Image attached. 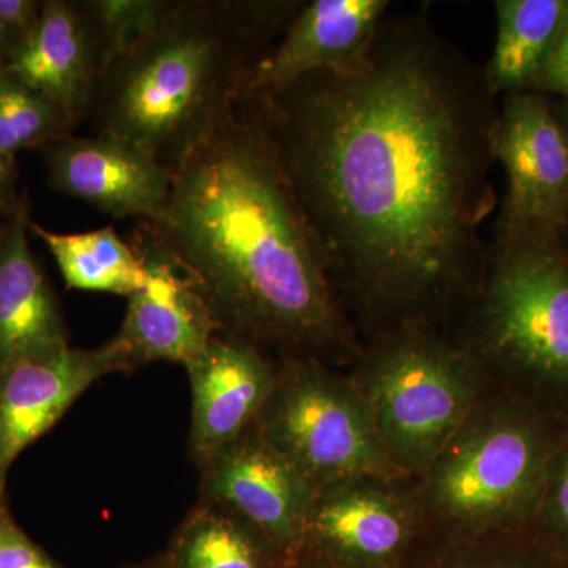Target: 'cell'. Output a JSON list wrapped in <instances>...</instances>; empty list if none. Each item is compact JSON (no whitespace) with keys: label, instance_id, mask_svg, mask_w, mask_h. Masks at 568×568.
I'll use <instances>...</instances> for the list:
<instances>
[{"label":"cell","instance_id":"obj_23","mask_svg":"<svg viewBox=\"0 0 568 568\" xmlns=\"http://www.w3.org/2000/svg\"><path fill=\"white\" fill-rule=\"evenodd\" d=\"M532 519L568 545V429L549 462Z\"/></svg>","mask_w":568,"mask_h":568},{"label":"cell","instance_id":"obj_5","mask_svg":"<svg viewBox=\"0 0 568 568\" xmlns=\"http://www.w3.org/2000/svg\"><path fill=\"white\" fill-rule=\"evenodd\" d=\"M368 406L392 466L422 470L457 435L473 403L469 358L425 328L390 334L369 358Z\"/></svg>","mask_w":568,"mask_h":568},{"label":"cell","instance_id":"obj_22","mask_svg":"<svg viewBox=\"0 0 568 568\" xmlns=\"http://www.w3.org/2000/svg\"><path fill=\"white\" fill-rule=\"evenodd\" d=\"M103 54V77L162 13L164 0H84Z\"/></svg>","mask_w":568,"mask_h":568},{"label":"cell","instance_id":"obj_9","mask_svg":"<svg viewBox=\"0 0 568 568\" xmlns=\"http://www.w3.org/2000/svg\"><path fill=\"white\" fill-rule=\"evenodd\" d=\"M495 156L508 179L496 233H562L568 222V138L544 97L530 91L506 95Z\"/></svg>","mask_w":568,"mask_h":568},{"label":"cell","instance_id":"obj_6","mask_svg":"<svg viewBox=\"0 0 568 568\" xmlns=\"http://www.w3.org/2000/svg\"><path fill=\"white\" fill-rule=\"evenodd\" d=\"M256 426L316 491L390 473L368 402L320 361L280 362Z\"/></svg>","mask_w":568,"mask_h":568},{"label":"cell","instance_id":"obj_7","mask_svg":"<svg viewBox=\"0 0 568 568\" xmlns=\"http://www.w3.org/2000/svg\"><path fill=\"white\" fill-rule=\"evenodd\" d=\"M567 426L515 402L484 428L452 443L435 463L433 497L463 521L532 519L549 462Z\"/></svg>","mask_w":568,"mask_h":568},{"label":"cell","instance_id":"obj_24","mask_svg":"<svg viewBox=\"0 0 568 568\" xmlns=\"http://www.w3.org/2000/svg\"><path fill=\"white\" fill-rule=\"evenodd\" d=\"M0 568L65 567L24 532L6 506L0 508Z\"/></svg>","mask_w":568,"mask_h":568},{"label":"cell","instance_id":"obj_14","mask_svg":"<svg viewBox=\"0 0 568 568\" xmlns=\"http://www.w3.org/2000/svg\"><path fill=\"white\" fill-rule=\"evenodd\" d=\"M2 67L58 103L74 123L85 118L104 65L84 0H43L36 24Z\"/></svg>","mask_w":568,"mask_h":568},{"label":"cell","instance_id":"obj_17","mask_svg":"<svg viewBox=\"0 0 568 568\" xmlns=\"http://www.w3.org/2000/svg\"><path fill=\"white\" fill-rule=\"evenodd\" d=\"M354 481L317 489L306 518L304 547L316 545L346 558L386 559L405 541V507L394 496Z\"/></svg>","mask_w":568,"mask_h":568},{"label":"cell","instance_id":"obj_25","mask_svg":"<svg viewBox=\"0 0 568 568\" xmlns=\"http://www.w3.org/2000/svg\"><path fill=\"white\" fill-rule=\"evenodd\" d=\"M532 88L541 92L559 93L568 100V20L547 62L538 71Z\"/></svg>","mask_w":568,"mask_h":568},{"label":"cell","instance_id":"obj_30","mask_svg":"<svg viewBox=\"0 0 568 568\" xmlns=\"http://www.w3.org/2000/svg\"><path fill=\"white\" fill-rule=\"evenodd\" d=\"M558 115V114H556ZM560 125H562L564 132H566L568 138V100L566 102V108H564L562 114L558 115Z\"/></svg>","mask_w":568,"mask_h":568},{"label":"cell","instance_id":"obj_11","mask_svg":"<svg viewBox=\"0 0 568 568\" xmlns=\"http://www.w3.org/2000/svg\"><path fill=\"white\" fill-rule=\"evenodd\" d=\"M129 372L114 342L18 362L0 372V508L7 477L31 444L58 424L85 390L112 373Z\"/></svg>","mask_w":568,"mask_h":568},{"label":"cell","instance_id":"obj_4","mask_svg":"<svg viewBox=\"0 0 568 568\" xmlns=\"http://www.w3.org/2000/svg\"><path fill=\"white\" fill-rule=\"evenodd\" d=\"M478 342L568 428V250L558 233H496L478 287Z\"/></svg>","mask_w":568,"mask_h":568},{"label":"cell","instance_id":"obj_21","mask_svg":"<svg viewBox=\"0 0 568 568\" xmlns=\"http://www.w3.org/2000/svg\"><path fill=\"white\" fill-rule=\"evenodd\" d=\"M69 112L0 67V153L17 162L18 153L73 134Z\"/></svg>","mask_w":568,"mask_h":568},{"label":"cell","instance_id":"obj_8","mask_svg":"<svg viewBox=\"0 0 568 568\" xmlns=\"http://www.w3.org/2000/svg\"><path fill=\"white\" fill-rule=\"evenodd\" d=\"M130 245L144 265L145 283L130 295L125 320L111 339L129 372L153 362L185 366L222 334V325L151 222L140 220Z\"/></svg>","mask_w":568,"mask_h":568},{"label":"cell","instance_id":"obj_32","mask_svg":"<svg viewBox=\"0 0 568 568\" xmlns=\"http://www.w3.org/2000/svg\"><path fill=\"white\" fill-rule=\"evenodd\" d=\"M297 568H317V567H305V566H301V567H297Z\"/></svg>","mask_w":568,"mask_h":568},{"label":"cell","instance_id":"obj_27","mask_svg":"<svg viewBox=\"0 0 568 568\" xmlns=\"http://www.w3.org/2000/svg\"><path fill=\"white\" fill-rule=\"evenodd\" d=\"M26 203V194L18 192L17 162L0 153V222H9Z\"/></svg>","mask_w":568,"mask_h":568},{"label":"cell","instance_id":"obj_1","mask_svg":"<svg viewBox=\"0 0 568 568\" xmlns=\"http://www.w3.org/2000/svg\"><path fill=\"white\" fill-rule=\"evenodd\" d=\"M250 93L338 298L345 291L399 332L477 295L499 108L484 67L426 11H388L346 69Z\"/></svg>","mask_w":568,"mask_h":568},{"label":"cell","instance_id":"obj_13","mask_svg":"<svg viewBox=\"0 0 568 568\" xmlns=\"http://www.w3.org/2000/svg\"><path fill=\"white\" fill-rule=\"evenodd\" d=\"M185 369L192 387L189 454L200 466L256 424L278 365L260 347L219 334Z\"/></svg>","mask_w":568,"mask_h":568},{"label":"cell","instance_id":"obj_16","mask_svg":"<svg viewBox=\"0 0 568 568\" xmlns=\"http://www.w3.org/2000/svg\"><path fill=\"white\" fill-rule=\"evenodd\" d=\"M29 222L26 203L0 241V372L70 347L61 306L29 246Z\"/></svg>","mask_w":568,"mask_h":568},{"label":"cell","instance_id":"obj_3","mask_svg":"<svg viewBox=\"0 0 568 568\" xmlns=\"http://www.w3.org/2000/svg\"><path fill=\"white\" fill-rule=\"evenodd\" d=\"M302 3L164 0L100 81L89 111L95 132L133 142L173 173L245 91Z\"/></svg>","mask_w":568,"mask_h":568},{"label":"cell","instance_id":"obj_20","mask_svg":"<svg viewBox=\"0 0 568 568\" xmlns=\"http://www.w3.org/2000/svg\"><path fill=\"white\" fill-rule=\"evenodd\" d=\"M29 231L50 250L69 290L130 295L145 283V271L133 246L114 226L61 234L29 222Z\"/></svg>","mask_w":568,"mask_h":568},{"label":"cell","instance_id":"obj_29","mask_svg":"<svg viewBox=\"0 0 568 568\" xmlns=\"http://www.w3.org/2000/svg\"><path fill=\"white\" fill-rule=\"evenodd\" d=\"M122 568H170V567H168L166 560H164L162 552H160V555L153 556V558L141 560V562H136V564H130V566H125Z\"/></svg>","mask_w":568,"mask_h":568},{"label":"cell","instance_id":"obj_26","mask_svg":"<svg viewBox=\"0 0 568 568\" xmlns=\"http://www.w3.org/2000/svg\"><path fill=\"white\" fill-rule=\"evenodd\" d=\"M43 0H0V31L22 39L39 18Z\"/></svg>","mask_w":568,"mask_h":568},{"label":"cell","instance_id":"obj_33","mask_svg":"<svg viewBox=\"0 0 568 568\" xmlns=\"http://www.w3.org/2000/svg\"><path fill=\"white\" fill-rule=\"evenodd\" d=\"M511 568H521V567H511Z\"/></svg>","mask_w":568,"mask_h":568},{"label":"cell","instance_id":"obj_18","mask_svg":"<svg viewBox=\"0 0 568 568\" xmlns=\"http://www.w3.org/2000/svg\"><path fill=\"white\" fill-rule=\"evenodd\" d=\"M495 51L484 67L495 95L528 91L568 20V0H497Z\"/></svg>","mask_w":568,"mask_h":568},{"label":"cell","instance_id":"obj_28","mask_svg":"<svg viewBox=\"0 0 568 568\" xmlns=\"http://www.w3.org/2000/svg\"><path fill=\"white\" fill-rule=\"evenodd\" d=\"M18 41H20V39H17V37L0 31V67H2L6 59L9 58L10 51L13 50Z\"/></svg>","mask_w":568,"mask_h":568},{"label":"cell","instance_id":"obj_15","mask_svg":"<svg viewBox=\"0 0 568 568\" xmlns=\"http://www.w3.org/2000/svg\"><path fill=\"white\" fill-rule=\"evenodd\" d=\"M388 11V0L302 3L274 48L254 67L245 91L271 92L313 71L353 65L368 50Z\"/></svg>","mask_w":568,"mask_h":568},{"label":"cell","instance_id":"obj_31","mask_svg":"<svg viewBox=\"0 0 568 568\" xmlns=\"http://www.w3.org/2000/svg\"><path fill=\"white\" fill-rule=\"evenodd\" d=\"M9 222H10V220H9ZM9 222H7V223H9ZM7 223L0 222V241H2L3 233H6Z\"/></svg>","mask_w":568,"mask_h":568},{"label":"cell","instance_id":"obj_12","mask_svg":"<svg viewBox=\"0 0 568 568\" xmlns=\"http://www.w3.org/2000/svg\"><path fill=\"white\" fill-rule=\"evenodd\" d=\"M43 152L52 189L114 219L153 222L170 200L173 173L151 153L115 134H70Z\"/></svg>","mask_w":568,"mask_h":568},{"label":"cell","instance_id":"obj_2","mask_svg":"<svg viewBox=\"0 0 568 568\" xmlns=\"http://www.w3.org/2000/svg\"><path fill=\"white\" fill-rule=\"evenodd\" d=\"M152 226L196 280L222 334L310 358L346 351L351 328L327 267L244 91L173 171Z\"/></svg>","mask_w":568,"mask_h":568},{"label":"cell","instance_id":"obj_19","mask_svg":"<svg viewBox=\"0 0 568 568\" xmlns=\"http://www.w3.org/2000/svg\"><path fill=\"white\" fill-rule=\"evenodd\" d=\"M170 568H275L286 558L226 508L197 499L162 552Z\"/></svg>","mask_w":568,"mask_h":568},{"label":"cell","instance_id":"obj_10","mask_svg":"<svg viewBox=\"0 0 568 568\" xmlns=\"http://www.w3.org/2000/svg\"><path fill=\"white\" fill-rule=\"evenodd\" d=\"M200 499L226 508L286 558L304 548L316 489L256 424L197 466Z\"/></svg>","mask_w":568,"mask_h":568}]
</instances>
